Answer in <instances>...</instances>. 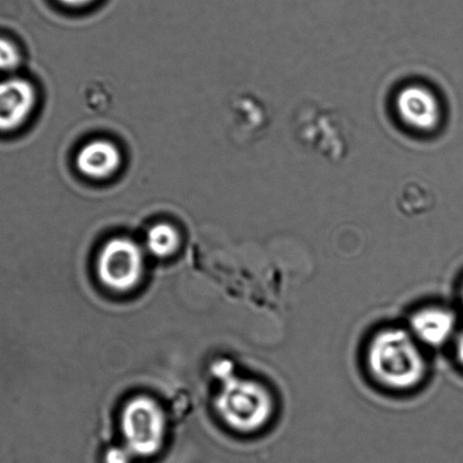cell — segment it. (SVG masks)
I'll use <instances>...</instances> for the list:
<instances>
[{
	"mask_svg": "<svg viewBox=\"0 0 463 463\" xmlns=\"http://www.w3.org/2000/svg\"><path fill=\"white\" fill-rule=\"evenodd\" d=\"M366 367L372 379L391 391H411L424 382L427 362L411 331L386 327L366 348Z\"/></svg>",
	"mask_w": 463,
	"mask_h": 463,
	"instance_id": "6da1fadb",
	"label": "cell"
},
{
	"mask_svg": "<svg viewBox=\"0 0 463 463\" xmlns=\"http://www.w3.org/2000/svg\"><path fill=\"white\" fill-rule=\"evenodd\" d=\"M214 373L222 380L215 407L229 429L251 434L272 420L276 402L267 385L233 374L227 362L220 364Z\"/></svg>",
	"mask_w": 463,
	"mask_h": 463,
	"instance_id": "7a4b0ae2",
	"label": "cell"
},
{
	"mask_svg": "<svg viewBox=\"0 0 463 463\" xmlns=\"http://www.w3.org/2000/svg\"><path fill=\"white\" fill-rule=\"evenodd\" d=\"M121 430L130 454L152 457L163 448L165 417L163 408L148 397H137L121 412Z\"/></svg>",
	"mask_w": 463,
	"mask_h": 463,
	"instance_id": "3957f363",
	"label": "cell"
},
{
	"mask_svg": "<svg viewBox=\"0 0 463 463\" xmlns=\"http://www.w3.org/2000/svg\"><path fill=\"white\" fill-rule=\"evenodd\" d=\"M97 273L107 289L120 294L132 291L144 276L143 251L128 238H114L102 247L98 256Z\"/></svg>",
	"mask_w": 463,
	"mask_h": 463,
	"instance_id": "277c9868",
	"label": "cell"
},
{
	"mask_svg": "<svg viewBox=\"0 0 463 463\" xmlns=\"http://www.w3.org/2000/svg\"><path fill=\"white\" fill-rule=\"evenodd\" d=\"M37 93L28 80L11 76L0 80V134H10L29 119Z\"/></svg>",
	"mask_w": 463,
	"mask_h": 463,
	"instance_id": "5b68a950",
	"label": "cell"
},
{
	"mask_svg": "<svg viewBox=\"0 0 463 463\" xmlns=\"http://www.w3.org/2000/svg\"><path fill=\"white\" fill-rule=\"evenodd\" d=\"M398 107L403 123L420 130L439 126L443 119L439 98L422 87H409L400 93Z\"/></svg>",
	"mask_w": 463,
	"mask_h": 463,
	"instance_id": "8992f818",
	"label": "cell"
},
{
	"mask_svg": "<svg viewBox=\"0 0 463 463\" xmlns=\"http://www.w3.org/2000/svg\"><path fill=\"white\" fill-rule=\"evenodd\" d=\"M411 334L418 343L429 347H440L451 338L456 327V317L439 306H427L412 314Z\"/></svg>",
	"mask_w": 463,
	"mask_h": 463,
	"instance_id": "52a82bcc",
	"label": "cell"
},
{
	"mask_svg": "<svg viewBox=\"0 0 463 463\" xmlns=\"http://www.w3.org/2000/svg\"><path fill=\"white\" fill-rule=\"evenodd\" d=\"M121 156L114 144L98 139L80 148L76 165L90 178L103 179L111 176L119 168Z\"/></svg>",
	"mask_w": 463,
	"mask_h": 463,
	"instance_id": "ba28073f",
	"label": "cell"
},
{
	"mask_svg": "<svg viewBox=\"0 0 463 463\" xmlns=\"http://www.w3.org/2000/svg\"><path fill=\"white\" fill-rule=\"evenodd\" d=\"M179 244L181 237L178 232L167 223L156 224L146 235L147 250L156 258H168L178 250Z\"/></svg>",
	"mask_w": 463,
	"mask_h": 463,
	"instance_id": "9c48e42d",
	"label": "cell"
},
{
	"mask_svg": "<svg viewBox=\"0 0 463 463\" xmlns=\"http://www.w3.org/2000/svg\"><path fill=\"white\" fill-rule=\"evenodd\" d=\"M21 52L14 42L0 34V73H12L19 69Z\"/></svg>",
	"mask_w": 463,
	"mask_h": 463,
	"instance_id": "30bf717a",
	"label": "cell"
},
{
	"mask_svg": "<svg viewBox=\"0 0 463 463\" xmlns=\"http://www.w3.org/2000/svg\"><path fill=\"white\" fill-rule=\"evenodd\" d=\"M132 456L128 449H112L107 453V463H129V458Z\"/></svg>",
	"mask_w": 463,
	"mask_h": 463,
	"instance_id": "8fae6325",
	"label": "cell"
},
{
	"mask_svg": "<svg viewBox=\"0 0 463 463\" xmlns=\"http://www.w3.org/2000/svg\"><path fill=\"white\" fill-rule=\"evenodd\" d=\"M57 3H60L61 5L69 7V8H83L90 5H92L93 3H96L97 0H56Z\"/></svg>",
	"mask_w": 463,
	"mask_h": 463,
	"instance_id": "7c38bea8",
	"label": "cell"
},
{
	"mask_svg": "<svg viewBox=\"0 0 463 463\" xmlns=\"http://www.w3.org/2000/svg\"><path fill=\"white\" fill-rule=\"evenodd\" d=\"M456 356L458 363L463 366V331L461 335L458 336L456 344Z\"/></svg>",
	"mask_w": 463,
	"mask_h": 463,
	"instance_id": "4fadbf2b",
	"label": "cell"
},
{
	"mask_svg": "<svg viewBox=\"0 0 463 463\" xmlns=\"http://www.w3.org/2000/svg\"><path fill=\"white\" fill-rule=\"evenodd\" d=\"M461 295H462V300H463V285H462Z\"/></svg>",
	"mask_w": 463,
	"mask_h": 463,
	"instance_id": "5bb4252c",
	"label": "cell"
}]
</instances>
